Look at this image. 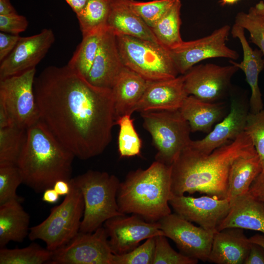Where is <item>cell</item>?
Returning a JSON list of instances; mask_svg holds the SVG:
<instances>
[{"mask_svg":"<svg viewBox=\"0 0 264 264\" xmlns=\"http://www.w3.org/2000/svg\"><path fill=\"white\" fill-rule=\"evenodd\" d=\"M34 90L40 120L75 157L87 160L104 151L115 122L111 89L91 85L66 65L44 68Z\"/></svg>","mask_w":264,"mask_h":264,"instance_id":"1","label":"cell"},{"mask_svg":"<svg viewBox=\"0 0 264 264\" xmlns=\"http://www.w3.org/2000/svg\"><path fill=\"white\" fill-rule=\"evenodd\" d=\"M257 154L245 132L208 154L188 146L171 165V191L174 196L199 192L227 198L229 172L237 158Z\"/></svg>","mask_w":264,"mask_h":264,"instance_id":"2","label":"cell"},{"mask_svg":"<svg viewBox=\"0 0 264 264\" xmlns=\"http://www.w3.org/2000/svg\"><path fill=\"white\" fill-rule=\"evenodd\" d=\"M26 131V141L17 163L22 183L42 193L53 187L59 179L69 181L74 155L41 120Z\"/></svg>","mask_w":264,"mask_h":264,"instance_id":"3","label":"cell"},{"mask_svg":"<svg viewBox=\"0 0 264 264\" xmlns=\"http://www.w3.org/2000/svg\"><path fill=\"white\" fill-rule=\"evenodd\" d=\"M171 168L155 160L146 169L130 172L120 182L117 201L120 212L157 222L171 213Z\"/></svg>","mask_w":264,"mask_h":264,"instance_id":"4","label":"cell"},{"mask_svg":"<svg viewBox=\"0 0 264 264\" xmlns=\"http://www.w3.org/2000/svg\"><path fill=\"white\" fill-rule=\"evenodd\" d=\"M72 179L84 202L80 232H93L108 220L124 214L120 212L117 201L120 181L116 176L88 170Z\"/></svg>","mask_w":264,"mask_h":264,"instance_id":"5","label":"cell"},{"mask_svg":"<svg viewBox=\"0 0 264 264\" xmlns=\"http://www.w3.org/2000/svg\"><path fill=\"white\" fill-rule=\"evenodd\" d=\"M69 183L70 191L62 202L52 208L44 221L29 229V239L43 241L51 251L66 244L79 232L84 210V199L72 178Z\"/></svg>","mask_w":264,"mask_h":264,"instance_id":"6","label":"cell"},{"mask_svg":"<svg viewBox=\"0 0 264 264\" xmlns=\"http://www.w3.org/2000/svg\"><path fill=\"white\" fill-rule=\"evenodd\" d=\"M116 36L125 66L150 82L177 76L169 50L160 44L128 35Z\"/></svg>","mask_w":264,"mask_h":264,"instance_id":"7","label":"cell"},{"mask_svg":"<svg viewBox=\"0 0 264 264\" xmlns=\"http://www.w3.org/2000/svg\"><path fill=\"white\" fill-rule=\"evenodd\" d=\"M143 126L151 134L157 153L155 160L171 166L192 140L189 124L179 110L140 113Z\"/></svg>","mask_w":264,"mask_h":264,"instance_id":"8","label":"cell"},{"mask_svg":"<svg viewBox=\"0 0 264 264\" xmlns=\"http://www.w3.org/2000/svg\"><path fill=\"white\" fill-rule=\"evenodd\" d=\"M36 68L0 80V104L14 125L27 130L40 120L34 90Z\"/></svg>","mask_w":264,"mask_h":264,"instance_id":"9","label":"cell"},{"mask_svg":"<svg viewBox=\"0 0 264 264\" xmlns=\"http://www.w3.org/2000/svg\"><path fill=\"white\" fill-rule=\"evenodd\" d=\"M114 254L104 227L78 234L65 245L52 251L48 264H112Z\"/></svg>","mask_w":264,"mask_h":264,"instance_id":"10","label":"cell"},{"mask_svg":"<svg viewBox=\"0 0 264 264\" xmlns=\"http://www.w3.org/2000/svg\"><path fill=\"white\" fill-rule=\"evenodd\" d=\"M230 31L231 27L226 24L209 35L193 41H183L178 47L170 50L171 57L178 73L185 74L193 66L207 59H238L239 53L226 44Z\"/></svg>","mask_w":264,"mask_h":264,"instance_id":"11","label":"cell"},{"mask_svg":"<svg viewBox=\"0 0 264 264\" xmlns=\"http://www.w3.org/2000/svg\"><path fill=\"white\" fill-rule=\"evenodd\" d=\"M239 69L234 65H196L185 74L184 83L188 95L208 102L222 98L230 88L233 75Z\"/></svg>","mask_w":264,"mask_h":264,"instance_id":"12","label":"cell"},{"mask_svg":"<svg viewBox=\"0 0 264 264\" xmlns=\"http://www.w3.org/2000/svg\"><path fill=\"white\" fill-rule=\"evenodd\" d=\"M158 222L164 235L174 241L180 253L208 261L214 233L194 225L175 213L165 216Z\"/></svg>","mask_w":264,"mask_h":264,"instance_id":"13","label":"cell"},{"mask_svg":"<svg viewBox=\"0 0 264 264\" xmlns=\"http://www.w3.org/2000/svg\"><path fill=\"white\" fill-rule=\"evenodd\" d=\"M104 227L115 255L128 253L149 238L164 235L158 221H147L135 214L114 217L106 220Z\"/></svg>","mask_w":264,"mask_h":264,"instance_id":"14","label":"cell"},{"mask_svg":"<svg viewBox=\"0 0 264 264\" xmlns=\"http://www.w3.org/2000/svg\"><path fill=\"white\" fill-rule=\"evenodd\" d=\"M55 40L50 28H44L32 36L21 37L13 51L0 62V80L36 68Z\"/></svg>","mask_w":264,"mask_h":264,"instance_id":"15","label":"cell"},{"mask_svg":"<svg viewBox=\"0 0 264 264\" xmlns=\"http://www.w3.org/2000/svg\"><path fill=\"white\" fill-rule=\"evenodd\" d=\"M169 204L175 213L213 233L217 231L218 226L230 208L227 198L210 196L194 198L184 195H173Z\"/></svg>","mask_w":264,"mask_h":264,"instance_id":"16","label":"cell"},{"mask_svg":"<svg viewBox=\"0 0 264 264\" xmlns=\"http://www.w3.org/2000/svg\"><path fill=\"white\" fill-rule=\"evenodd\" d=\"M248 106L243 100L233 97L226 116L218 123L203 138L191 140L188 145L198 152L208 154L215 149L234 140L244 132Z\"/></svg>","mask_w":264,"mask_h":264,"instance_id":"17","label":"cell"},{"mask_svg":"<svg viewBox=\"0 0 264 264\" xmlns=\"http://www.w3.org/2000/svg\"><path fill=\"white\" fill-rule=\"evenodd\" d=\"M124 66L116 34L108 27L102 37L95 59L86 79L94 86L111 89Z\"/></svg>","mask_w":264,"mask_h":264,"instance_id":"18","label":"cell"},{"mask_svg":"<svg viewBox=\"0 0 264 264\" xmlns=\"http://www.w3.org/2000/svg\"><path fill=\"white\" fill-rule=\"evenodd\" d=\"M188 96L183 75L173 79L150 82L135 111L179 110Z\"/></svg>","mask_w":264,"mask_h":264,"instance_id":"19","label":"cell"},{"mask_svg":"<svg viewBox=\"0 0 264 264\" xmlns=\"http://www.w3.org/2000/svg\"><path fill=\"white\" fill-rule=\"evenodd\" d=\"M230 33L232 37L238 39L241 43L243 59L240 63L232 60L229 62L243 71L251 91L249 104V112L256 113L264 108L262 95L258 83L259 74L264 68V55L260 49H253L250 46L243 27L234 23Z\"/></svg>","mask_w":264,"mask_h":264,"instance_id":"20","label":"cell"},{"mask_svg":"<svg viewBox=\"0 0 264 264\" xmlns=\"http://www.w3.org/2000/svg\"><path fill=\"white\" fill-rule=\"evenodd\" d=\"M230 201V208L220 222L217 231L236 228L257 231L264 234V203L249 192Z\"/></svg>","mask_w":264,"mask_h":264,"instance_id":"21","label":"cell"},{"mask_svg":"<svg viewBox=\"0 0 264 264\" xmlns=\"http://www.w3.org/2000/svg\"><path fill=\"white\" fill-rule=\"evenodd\" d=\"M251 244L242 229L230 228L217 231L208 261L217 264H243Z\"/></svg>","mask_w":264,"mask_h":264,"instance_id":"22","label":"cell"},{"mask_svg":"<svg viewBox=\"0 0 264 264\" xmlns=\"http://www.w3.org/2000/svg\"><path fill=\"white\" fill-rule=\"evenodd\" d=\"M150 81L124 66L112 88L115 121L135 111Z\"/></svg>","mask_w":264,"mask_h":264,"instance_id":"23","label":"cell"},{"mask_svg":"<svg viewBox=\"0 0 264 264\" xmlns=\"http://www.w3.org/2000/svg\"><path fill=\"white\" fill-rule=\"evenodd\" d=\"M109 1L107 26L116 35H128L159 44L151 28L132 8L130 0Z\"/></svg>","mask_w":264,"mask_h":264,"instance_id":"24","label":"cell"},{"mask_svg":"<svg viewBox=\"0 0 264 264\" xmlns=\"http://www.w3.org/2000/svg\"><path fill=\"white\" fill-rule=\"evenodd\" d=\"M179 111L188 121L191 132L209 133L213 125L221 118L224 106L223 103L206 102L190 95L184 100Z\"/></svg>","mask_w":264,"mask_h":264,"instance_id":"25","label":"cell"},{"mask_svg":"<svg viewBox=\"0 0 264 264\" xmlns=\"http://www.w3.org/2000/svg\"><path fill=\"white\" fill-rule=\"evenodd\" d=\"M13 200L0 205V247L10 242H22L28 235L30 216L21 204Z\"/></svg>","mask_w":264,"mask_h":264,"instance_id":"26","label":"cell"},{"mask_svg":"<svg viewBox=\"0 0 264 264\" xmlns=\"http://www.w3.org/2000/svg\"><path fill=\"white\" fill-rule=\"evenodd\" d=\"M262 170L257 153L236 159L229 172L227 198L230 200L248 193L254 180Z\"/></svg>","mask_w":264,"mask_h":264,"instance_id":"27","label":"cell"},{"mask_svg":"<svg viewBox=\"0 0 264 264\" xmlns=\"http://www.w3.org/2000/svg\"><path fill=\"white\" fill-rule=\"evenodd\" d=\"M108 28L98 29L85 35L67 65L85 79L95 59L102 37Z\"/></svg>","mask_w":264,"mask_h":264,"instance_id":"28","label":"cell"},{"mask_svg":"<svg viewBox=\"0 0 264 264\" xmlns=\"http://www.w3.org/2000/svg\"><path fill=\"white\" fill-rule=\"evenodd\" d=\"M181 7V1L177 0L169 11L151 28L158 43L169 50L178 47L183 42L180 32Z\"/></svg>","mask_w":264,"mask_h":264,"instance_id":"29","label":"cell"},{"mask_svg":"<svg viewBox=\"0 0 264 264\" xmlns=\"http://www.w3.org/2000/svg\"><path fill=\"white\" fill-rule=\"evenodd\" d=\"M26 134V130L15 125L0 128V166L17 165Z\"/></svg>","mask_w":264,"mask_h":264,"instance_id":"30","label":"cell"},{"mask_svg":"<svg viewBox=\"0 0 264 264\" xmlns=\"http://www.w3.org/2000/svg\"><path fill=\"white\" fill-rule=\"evenodd\" d=\"M110 10L109 0H88L82 11L76 14L82 35L108 27Z\"/></svg>","mask_w":264,"mask_h":264,"instance_id":"31","label":"cell"},{"mask_svg":"<svg viewBox=\"0 0 264 264\" xmlns=\"http://www.w3.org/2000/svg\"><path fill=\"white\" fill-rule=\"evenodd\" d=\"M52 251L32 243L22 248L0 249V264H42L49 263Z\"/></svg>","mask_w":264,"mask_h":264,"instance_id":"32","label":"cell"},{"mask_svg":"<svg viewBox=\"0 0 264 264\" xmlns=\"http://www.w3.org/2000/svg\"><path fill=\"white\" fill-rule=\"evenodd\" d=\"M115 124L119 126L118 150L120 157L140 155L142 141L135 129L131 115L126 114L118 118Z\"/></svg>","mask_w":264,"mask_h":264,"instance_id":"33","label":"cell"},{"mask_svg":"<svg viewBox=\"0 0 264 264\" xmlns=\"http://www.w3.org/2000/svg\"><path fill=\"white\" fill-rule=\"evenodd\" d=\"M177 0H153L144 2L130 0V4L133 10L151 29L169 11Z\"/></svg>","mask_w":264,"mask_h":264,"instance_id":"34","label":"cell"},{"mask_svg":"<svg viewBox=\"0 0 264 264\" xmlns=\"http://www.w3.org/2000/svg\"><path fill=\"white\" fill-rule=\"evenodd\" d=\"M235 23L246 29L249 33L250 42L259 47L264 56V19L251 7L248 13H238Z\"/></svg>","mask_w":264,"mask_h":264,"instance_id":"35","label":"cell"},{"mask_svg":"<svg viewBox=\"0 0 264 264\" xmlns=\"http://www.w3.org/2000/svg\"><path fill=\"white\" fill-rule=\"evenodd\" d=\"M22 178L17 165L0 166V205L13 200H22L17 189Z\"/></svg>","mask_w":264,"mask_h":264,"instance_id":"36","label":"cell"},{"mask_svg":"<svg viewBox=\"0 0 264 264\" xmlns=\"http://www.w3.org/2000/svg\"><path fill=\"white\" fill-rule=\"evenodd\" d=\"M198 260L176 251L164 235L155 237V245L153 264H196Z\"/></svg>","mask_w":264,"mask_h":264,"instance_id":"37","label":"cell"},{"mask_svg":"<svg viewBox=\"0 0 264 264\" xmlns=\"http://www.w3.org/2000/svg\"><path fill=\"white\" fill-rule=\"evenodd\" d=\"M155 237H151L132 251L121 255H113L112 264H153Z\"/></svg>","mask_w":264,"mask_h":264,"instance_id":"38","label":"cell"},{"mask_svg":"<svg viewBox=\"0 0 264 264\" xmlns=\"http://www.w3.org/2000/svg\"><path fill=\"white\" fill-rule=\"evenodd\" d=\"M244 132L248 135L264 168V108L256 113L249 112Z\"/></svg>","mask_w":264,"mask_h":264,"instance_id":"39","label":"cell"},{"mask_svg":"<svg viewBox=\"0 0 264 264\" xmlns=\"http://www.w3.org/2000/svg\"><path fill=\"white\" fill-rule=\"evenodd\" d=\"M28 24L26 18L18 13L0 15V30L6 33L19 35L24 31Z\"/></svg>","mask_w":264,"mask_h":264,"instance_id":"40","label":"cell"},{"mask_svg":"<svg viewBox=\"0 0 264 264\" xmlns=\"http://www.w3.org/2000/svg\"><path fill=\"white\" fill-rule=\"evenodd\" d=\"M21 36L0 32V61L1 62L13 51Z\"/></svg>","mask_w":264,"mask_h":264,"instance_id":"41","label":"cell"},{"mask_svg":"<svg viewBox=\"0 0 264 264\" xmlns=\"http://www.w3.org/2000/svg\"><path fill=\"white\" fill-rule=\"evenodd\" d=\"M243 264H264V247L259 244L251 242Z\"/></svg>","mask_w":264,"mask_h":264,"instance_id":"42","label":"cell"},{"mask_svg":"<svg viewBox=\"0 0 264 264\" xmlns=\"http://www.w3.org/2000/svg\"><path fill=\"white\" fill-rule=\"evenodd\" d=\"M249 193L255 198L264 203V168L254 180Z\"/></svg>","mask_w":264,"mask_h":264,"instance_id":"43","label":"cell"},{"mask_svg":"<svg viewBox=\"0 0 264 264\" xmlns=\"http://www.w3.org/2000/svg\"><path fill=\"white\" fill-rule=\"evenodd\" d=\"M69 181L59 179L55 182L53 188L60 196H66L70 191Z\"/></svg>","mask_w":264,"mask_h":264,"instance_id":"44","label":"cell"},{"mask_svg":"<svg viewBox=\"0 0 264 264\" xmlns=\"http://www.w3.org/2000/svg\"><path fill=\"white\" fill-rule=\"evenodd\" d=\"M59 196L53 187L49 188L44 191L42 200L49 203H55L58 201Z\"/></svg>","mask_w":264,"mask_h":264,"instance_id":"45","label":"cell"},{"mask_svg":"<svg viewBox=\"0 0 264 264\" xmlns=\"http://www.w3.org/2000/svg\"><path fill=\"white\" fill-rule=\"evenodd\" d=\"M17 13L10 0H0V15H8Z\"/></svg>","mask_w":264,"mask_h":264,"instance_id":"46","label":"cell"},{"mask_svg":"<svg viewBox=\"0 0 264 264\" xmlns=\"http://www.w3.org/2000/svg\"><path fill=\"white\" fill-rule=\"evenodd\" d=\"M14 125L4 107L0 104V128Z\"/></svg>","mask_w":264,"mask_h":264,"instance_id":"47","label":"cell"},{"mask_svg":"<svg viewBox=\"0 0 264 264\" xmlns=\"http://www.w3.org/2000/svg\"><path fill=\"white\" fill-rule=\"evenodd\" d=\"M72 10L77 14L85 7L88 0H65Z\"/></svg>","mask_w":264,"mask_h":264,"instance_id":"48","label":"cell"},{"mask_svg":"<svg viewBox=\"0 0 264 264\" xmlns=\"http://www.w3.org/2000/svg\"><path fill=\"white\" fill-rule=\"evenodd\" d=\"M251 242L256 243L264 247V234H257L248 238Z\"/></svg>","mask_w":264,"mask_h":264,"instance_id":"49","label":"cell"},{"mask_svg":"<svg viewBox=\"0 0 264 264\" xmlns=\"http://www.w3.org/2000/svg\"><path fill=\"white\" fill-rule=\"evenodd\" d=\"M253 7L256 13L264 19V2L260 1Z\"/></svg>","mask_w":264,"mask_h":264,"instance_id":"50","label":"cell"},{"mask_svg":"<svg viewBox=\"0 0 264 264\" xmlns=\"http://www.w3.org/2000/svg\"><path fill=\"white\" fill-rule=\"evenodd\" d=\"M240 0H220V2L221 5L224 6L225 5H233Z\"/></svg>","mask_w":264,"mask_h":264,"instance_id":"51","label":"cell"}]
</instances>
